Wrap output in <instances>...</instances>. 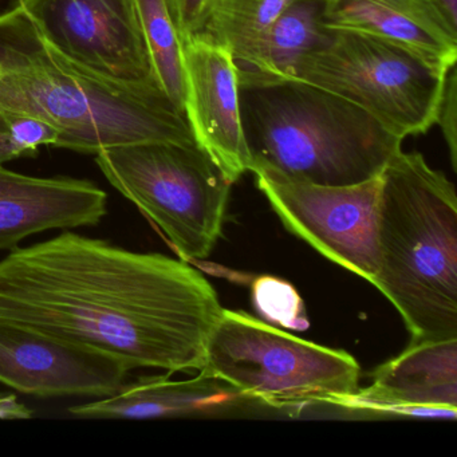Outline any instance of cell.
I'll use <instances>...</instances> for the list:
<instances>
[{
  "instance_id": "6da1fadb",
  "label": "cell",
  "mask_w": 457,
  "mask_h": 457,
  "mask_svg": "<svg viewBox=\"0 0 457 457\" xmlns=\"http://www.w3.org/2000/svg\"><path fill=\"white\" fill-rule=\"evenodd\" d=\"M221 310L188 262L71 229L0 261V320L90 347L130 370H202Z\"/></svg>"
},
{
  "instance_id": "7a4b0ae2",
  "label": "cell",
  "mask_w": 457,
  "mask_h": 457,
  "mask_svg": "<svg viewBox=\"0 0 457 457\" xmlns=\"http://www.w3.org/2000/svg\"><path fill=\"white\" fill-rule=\"evenodd\" d=\"M15 117L53 125L61 148L97 154L121 144H196L186 114L159 87L104 81L69 62L21 9L0 14V164L18 159L4 136Z\"/></svg>"
},
{
  "instance_id": "3957f363",
  "label": "cell",
  "mask_w": 457,
  "mask_h": 457,
  "mask_svg": "<svg viewBox=\"0 0 457 457\" xmlns=\"http://www.w3.org/2000/svg\"><path fill=\"white\" fill-rule=\"evenodd\" d=\"M376 286L411 342L457 338V196L421 154L401 149L381 175Z\"/></svg>"
},
{
  "instance_id": "277c9868",
  "label": "cell",
  "mask_w": 457,
  "mask_h": 457,
  "mask_svg": "<svg viewBox=\"0 0 457 457\" xmlns=\"http://www.w3.org/2000/svg\"><path fill=\"white\" fill-rule=\"evenodd\" d=\"M237 79L251 167L318 186H354L381 176L403 149V138L322 87L239 68Z\"/></svg>"
},
{
  "instance_id": "5b68a950",
  "label": "cell",
  "mask_w": 457,
  "mask_h": 457,
  "mask_svg": "<svg viewBox=\"0 0 457 457\" xmlns=\"http://www.w3.org/2000/svg\"><path fill=\"white\" fill-rule=\"evenodd\" d=\"M199 371L278 411L318 403L346 408L360 389L361 368L349 353L227 309L211 331Z\"/></svg>"
},
{
  "instance_id": "8992f818",
  "label": "cell",
  "mask_w": 457,
  "mask_h": 457,
  "mask_svg": "<svg viewBox=\"0 0 457 457\" xmlns=\"http://www.w3.org/2000/svg\"><path fill=\"white\" fill-rule=\"evenodd\" d=\"M96 162L183 261L211 255L223 229L232 183L197 144H121L96 154Z\"/></svg>"
},
{
  "instance_id": "52a82bcc",
  "label": "cell",
  "mask_w": 457,
  "mask_h": 457,
  "mask_svg": "<svg viewBox=\"0 0 457 457\" xmlns=\"http://www.w3.org/2000/svg\"><path fill=\"white\" fill-rule=\"evenodd\" d=\"M448 71L385 39L330 30L328 41L302 57L287 79L350 101L405 140L436 124Z\"/></svg>"
},
{
  "instance_id": "ba28073f",
  "label": "cell",
  "mask_w": 457,
  "mask_h": 457,
  "mask_svg": "<svg viewBox=\"0 0 457 457\" xmlns=\"http://www.w3.org/2000/svg\"><path fill=\"white\" fill-rule=\"evenodd\" d=\"M259 191L283 226L333 263L373 282L381 176L354 186H318L253 164ZM382 175V173H381Z\"/></svg>"
},
{
  "instance_id": "9c48e42d",
  "label": "cell",
  "mask_w": 457,
  "mask_h": 457,
  "mask_svg": "<svg viewBox=\"0 0 457 457\" xmlns=\"http://www.w3.org/2000/svg\"><path fill=\"white\" fill-rule=\"evenodd\" d=\"M47 44L82 71L133 89L157 84L135 0H17Z\"/></svg>"
},
{
  "instance_id": "30bf717a",
  "label": "cell",
  "mask_w": 457,
  "mask_h": 457,
  "mask_svg": "<svg viewBox=\"0 0 457 457\" xmlns=\"http://www.w3.org/2000/svg\"><path fill=\"white\" fill-rule=\"evenodd\" d=\"M130 369L121 361L58 337L0 320V382L34 397H109Z\"/></svg>"
},
{
  "instance_id": "8fae6325",
  "label": "cell",
  "mask_w": 457,
  "mask_h": 457,
  "mask_svg": "<svg viewBox=\"0 0 457 457\" xmlns=\"http://www.w3.org/2000/svg\"><path fill=\"white\" fill-rule=\"evenodd\" d=\"M184 114L197 145L232 184L253 159L240 113L237 63L228 49L197 36L184 42Z\"/></svg>"
},
{
  "instance_id": "7c38bea8",
  "label": "cell",
  "mask_w": 457,
  "mask_h": 457,
  "mask_svg": "<svg viewBox=\"0 0 457 457\" xmlns=\"http://www.w3.org/2000/svg\"><path fill=\"white\" fill-rule=\"evenodd\" d=\"M346 409L456 419L457 338L411 342L379 365Z\"/></svg>"
},
{
  "instance_id": "4fadbf2b",
  "label": "cell",
  "mask_w": 457,
  "mask_h": 457,
  "mask_svg": "<svg viewBox=\"0 0 457 457\" xmlns=\"http://www.w3.org/2000/svg\"><path fill=\"white\" fill-rule=\"evenodd\" d=\"M106 213L108 194L92 181L34 178L0 164V250L50 229L97 226Z\"/></svg>"
},
{
  "instance_id": "5bb4252c",
  "label": "cell",
  "mask_w": 457,
  "mask_h": 457,
  "mask_svg": "<svg viewBox=\"0 0 457 457\" xmlns=\"http://www.w3.org/2000/svg\"><path fill=\"white\" fill-rule=\"evenodd\" d=\"M263 403L199 371L186 381L168 376L141 377L119 392L89 403L69 408L81 419L148 420L178 417H221L255 413Z\"/></svg>"
},
{
  "instance_id": "9a60e30c",
  "label": "cell",
  "mask_w": 457,
  "mask_h": 457,
  "mask_svg": "<svg viewBox=\"0 0 457 457\" xmlns=\"http://www.w3.org/2000/svg\"><path fill=\"white\" fill-rule=\"evenodd\" d=\"M330 30L385 39L448 71L457 61V25L436 0H323Z\"/></svg>"
},
{
  "instance_id": "2e32d148",
  "label": "cell",
  "mask_w": 457,
  "mask_h": 457,
  "mask_svg": "<svg viewBox=\"0 0 457 457\" xmlns=\"http://www.w3.org/2000/svg\"><path fill=\"white\" fill-rule=\"evenodd\" d=\"M328 36L323 0H294L270 26L253 62L237 68L263 79H287L295 63L322 46Z\"/></svg>"
},
{
  "instance_id": "e0dca14e",
  "label": "cell",
  "mask_w": 457,
  "mask_h": 457,
  "mask_svg": "<svg viewBox=\"0 0 457 457\" xmlns=\"http://www.w3.org/2000/svg\"><path fill=\"white\" fill-rule=\"evenodd\" d=\"M294 0H213L202 36L229 50L237 66L250 65L270 26Z\"/></svg>"
},
{
  "instance_id": "ac0fdd59",
  "label": "cell",
  "mask_w": 457,
  "mask_h": 457,
  "mask_svg": "<svg viewBox=\"0 0 457 457\" xmlns=\"http://www.w3.org/2000/svg\"><path fill=\"white\" fill-rule=\"evenodd\" d=\"M157 84L184 113L183 38L170 0H135Z\"/></svg>"
},
{
  "instance_id": "d6986e66",
  "label": "cell",
  "mask_w": 457,
  "mask_h": 457,
  "mask_svg": "<svg viewBox=\"0 0 457 457\" xmlns=\"http://www.w3.org/2000/svg\"><path fill=\"white\" fill-rule=\"evenodd\" d=\"M253 303L266 322L290 330L309 328L306 307L291 283L271 275H262L251 286Z\"/></svg>"
},
{
  "instance_id": "ffe728a7",
  "label": "cell",
  "mask_w": 457,
  "mask_h": 457,
  "mask_svg": "<svg viewBox=\"0 0 457 457\" xmlns=\"http://www.w3.org/2000/svg\"><path fill=\"white\" fill-rule=\"evenodd\" d=\"M436 124L440 127L444 140L448 146L452 168L457 170V68L449 69L445 89L438 109Z\"/></svg>"
},
{
  "instance_id": "44dd1931",
  "label": "cell",
  "mask_w": 457,
  "mask_h": 457,
  "mask_svg": "<svg viewBox=\"0 0 457 457\" xmlns=\"http://www.w3.org/2000/svg\"><path fill=\"white\" fill-rule=\"evenodd\" d=\"M183 44L202 36L213 0H170Z\"/></svg>"
},
{
  "instance_id": "7402d4cb",
  "label": "cell",
  "mask_w": 457,
  "mask_h": 457,
  "mask_svg": "<svg viewBox=\"0 0 457 457\" xmlns=\"http://www.w3.org/2000/svg\"><path fill=\"white\" fill-rule=\"evenodd\" d=\"M452 23L457 25V0H436Z\"/></svg>"
}]
</instances>
